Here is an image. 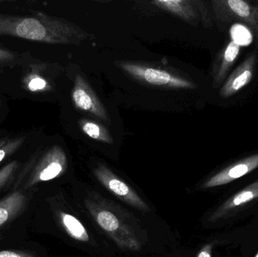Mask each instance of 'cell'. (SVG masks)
<instances>
[{
    "mask_svg": "<svg viewBox=\"0 0 258 257\" xmlns=\"http://www.w3.org/2000/svg\"><path fill=\"white\" fill-rule=\"evenodd\" d=\"M212 9L217 21L221 25L232 21L245 24L258 40V8L243 0H215ZM244 24V25H245Z\"/></svg>",
    "mask_w": 258,
    "mask_h": 257,
    "instance_id": "cell-4",
    "label": "cell"
},
{
    "mask_svg": "<svg viewBox=\"0 0 258 257\" xmlns=\"http://www.w3.org/2000/svg\"><path fill=\"white\" fill-rule=\"evenodd\" d=\"M230 35L232 41L240 47L251 45L254 39L252 32L246 26L240 23H236L231 26Z\"/></svg>",
    "mask_w": 258,
    "mask_h": 257,
    "instance_id": "cell-18",
    "label": "cell"
},
{
    "mask_svg": "<svg viewBox=\"0 0 258 257\" xmlns=\"http://www.w3.org/2000/svg\"><path fill=\"white\" fill-rule=\"evenodd\" d=\"M56 217L62 230L76 244L91 251L98 248V243L95 236L79 214L77 215L72 211L58 210L56 212Z\"/></svg>",
    "mask_w": 258,
    "mask_h": 257,
    "instance_id": "cell-7",
    "label": "cell"
},
{
    "mask_svg": "<svg viewBox=\"0 0 258 257\" xmlns=\"http://www.w3.org/2000/svg\"><path fill=\"white\" fill-rule=\"evenodd\" d=\"M67 169L68 158L60 146H53L42 152H38L30 159V174L24 187L30 188L41 183L57 179Z\"/></svg>",
    "mask_w": 258,
    "mask_h": 257,
    "instance_id": "cell-3",
    "label": "cell"
},
{
    "mask_svg": "<svg viewBox=\"0 0 258 257\" xmlns=\"http://www.w3.org/2000/svg\"><path fill=\"white\" fill-rule=\"evenodd\" d=\"M28 60V54L0 48V73L15 66L25 64Z\"/></svg>",
    "mask_w": 258,
    "mask_h": 257,
    "instance_id": "cell-17",
    "label": "cell"
},
{
    "mask_svg": "<svg viewBox=\"0 0 258 257\" xmlns=\"http://www.w3.org/2000/svg\"><path fill=\"white\" fill-rule=\"evenodd\" d=\"M240 49V46L231 41L220 51L212 69L214 88L219 87L226 79L227 74L239 57Z\"/></svg>",
    "mask_w": 258,
    "mask_h": 257,
    "instance_id": "cell-12",
    "label": "cell"
},
{
    "mask_svg": "<svg viewBox=\"0 0 258 257\" xmlns=\"http://www.w3.org/2000/svg\"><path fill=\"white\" fill-rule=\"evenodd\" d=\"M80 126L83 132L91 138L108 144L113 143V137L102 125L92 121L83 119L80 122Z\"/></svg>",
    "mask_w": 258,
    "mask_h": 257,
    "instance_id": "cell-16",
    "label": "cell"
},
{
    "mask_svg": "<svg viewBox=\"0 0 258 257\" xmlns=\"http://www.w3.org/2000/svg\"><path fill=\"white\" fill-rule=\"evenodd\" d=\"M212 244H207L201 249L197 257H212Z\"/></svg>",
    "mask_w": 258,
    "mask_h": 257,
    "instance_id": "cell-22",
    "label": "cell"
},
{
    "mask_svg": "<svg viewBox=\"0 0 258 257\" xmlns=\"http://www.w3.org/2000/svg\"><path fill=\"white\" fill-rule=\"evenodd\" d=\"M47 66L43 63H33L30 60L24 64L21 84L24 90L32 94H41L51 90L49 80L45 75Z\"/></svg>",
    "mask_w": 258,
    "mask_h": 257,
    "instance_id": "cell-11",
    "label": "cell"
},
{
    "mask_svg": "<svg viewBox=\"0 0 258 257\" xmlns=\"http://www.w3.org/2000/svg\"><path fill=\"white\" fill-rule=\"evenodd\" d=\"M25 140L26 137L24 136L10 139L7 138L3 144L0 145V163L3 162L5 159L18 151L24 144Z\"/></svg>",
    "mask_w": 258,
    "mask_h": 257,
    "instance_id": "cell-19",
    "label": "cell"
},
{
    "mask_svg": "<svg viewBox=\"0 0 258 257\" xmlns=\"http://www.w3.org/2000/svg\"><path fill=\"white\" fill-rule=\"evenodd\" d=\"M0 36L48 44H79L94 36L65 20L39 12L35 16L0 14Z\"/></svg>",
    "mask_w": 258,
    "mask_h": 257,
    "instance_id": "cell-2",
    "label": "cell"
},
{
    "mask_svg": "<svg viewBox=\"0 0 258 257\" xmlns=\"http://www.w3.org/2000/svg\"><path fill=\"white\" fill-rule=\"evenodd\" d=\"M153 5L165 12H170L188 22L194 23L198 21L199 6L197 2L188 0H171V1L153 2Z\"/></svg>",
    "mask_w": 258,
    "mask_h": 257,
    "instance_id": "cell-13",
    "label": "cell"
},
{
    "mask_svg": "<svg viewBox=\"0 0 258 257\" xmlns=\"http://www.w3.org/2000/svg\"><path fill=\"white\" fill-rule=\"evenodd\" d=\"M0 3H1V2H0Z\"/></svg>",
    "mask_w": 258,
    "mask_h": 257,
    "instance_id": "cell-25",
    "label": "cell"
},
{
    "mask_svg": "<svg viewBox=\"0 0 258 257\" xmlns=\"http://www.w3.org/2000/svg\"><path fill=\"white\" fill-rule=\"evenodd\" d=\"M27 198L21 192L11 193L0 201V228L13 220L22 212Z\"/></svg>",
    "mask_w": 258,
    "mask_h": 257,
    "instance_id": "cell-14",
    "label": "cell"
},
{
    "mask_svg": "<svg viewBox=\"0 0 258 257\" xmlns=\"http://www.w3.org/2000/svg\"><path fill=\"white\" fill-rule=\"evenodd\" d=\"M0 257H38L31 252L24 250H1Z\"/></svg>",
    "mask_w": 258,
    "mask_h": 257,
    "instance_id": "cell-21",
    "label": "cell"
},
{
    "mask_svg": "<svg viewBox=\"0 0 258 257\" xmlns=\"http://www.w3.org/2000/svg\"><path fill=\"white\" fill-rule=\"evenodd\" d=\"M93 175L101 186L124 203L141 212L151 211L141 196L107 166L98 164L94 168Z\"/></svg>",
    "mask_w": 258,
    "mask_h": 257,
    "instance_id": "cell-5",
    "label": "cell"
},
{
    "mask_svg": "<svg viewBox=\"0 0 258 257\" xmlns=\"http://www.w3.org/2000/svg\"><path fill=\"white\" fill-rule=\"evenodd\" d=\"M6 140H7V138L0 139V145L3 144V143H4V142L6 141Z\"/></svg>",
    "mask_w": 258,
    "mask_h": 257,
    "instance_id": "cell-23",
    "label": "cell"
},
{
    "mask_svg": "<svg viewBox=\"0 0 258 257\" xmlns=\"http://www.w3.org/2000/svg\"><path fill=\"white\" fill-rule=\"evenodd\" d=\"M72 100L77 108L89 112L102 120L108 122V114L92 88L80 75L75 78L72 91Z\"/></svg>",
    "mask_w": 258,
    "mask_h": 257,
    "instance_id": "cell-8",
    "label": "cell"
},
{
    "mask_svg": "<svg viewBox=\"0 0 258 257\" xmlns=\"http://www.w3.org/2000/svg\"><path fill=\"white\" fill-rule=\"evenodd\" d=\"M255 257H258V253H257V255H256Z\"/></svg>",
    "mask_w": 258,
    "mask_h": 257,
    "instance_id": "cell-24",
    "label": "cell"
},
{
    "mask_svg": "<svg viewBox=\"0 0 258 257\" xmlns=\"http://www.w3.org/2000/svg\"><path fill=\"white\" fill-rule=\"evenodd\" d=\"M257 198H258V181L226 201L213 214L212 220H217L225 215L227 213L239 207L243 206L245 204L251 202Z\"/></svg>",
    "mask_w": 258,
    "mask_h": 257,
    "instance_id": "cell-15",
    "label": "cell"
},
{
    "mask_svg": "<svg viewBox=\"0 0 258 257\" xmlns=\"http://www.w3.org/2000/svg\"><path fill=\"white\" fill-rule=\"evenodd\" d=\"M257 53H251L245 60L233 71L223 84L220 95L221 98H230L241 89L249 84L254 76V70L257 62Z\"/></svg>",
    "mask_w": 258,
    "mask_h": 257,
    "instance_id": "cell-9",
    "label": "cell"
},
{
    "mask_svg": "<svg viewBox=\"0 0 258 257\" xmlns=\"http://www.w3.org/2000/svg\"><path fill=\"white\" fill-rule=\"evenodd\" d=\"M258 167V154L247 157L223 169L203 184V189L213 188L230 184Z\"/></svg>",
    "mask_w": 258,
    "mask_h": 257,
    "instance_id": "cell-10",
    "label": "cell"
},
{
    "mask_svg": "<svg viewBox=\"0 0 258 257\" xmlns=\"http://www.w3.org/2000/svg\"><path fill=\"white\" fill-rule=\"evenodd\" d=\"M19 166L18 161H12L0 169V190L12 180Z\"/></svg>",
    "mask_w": 258,
    "mask_h": 257,
    "instance_id": "cell-20",
    "label": "cell"
},
{
    "mask_svg": "<svg viewBox=\"0 0 258 257\" xmlns=\"http://www.w3.org/2000/svg\"><path fill=\"white\" fill-rule=\"evenodd\" d=\"M80 199L83 210L118 248L129 253L143 250L145 237L141 227L117 205L89 189L82 191Z\"/></svg>",
    "mask_w": 258,
    "mask_h": 257,
    "instance_id": "cell-1",
    "label": "cell"
},
{
    "mask_svg": "<svg viewBox=\"0 0 258 257\" xmlns=\"http://www.w3.org/2000/svg\"><path fill=\"white\" fill-rule=\"evenodd\" d=\"M122 69L129 75L149 84L174 89H194L190 81L176 76L170 72L156 68L146 67L132 63H122Z\"/></svg>",
    "mask_w": 258,
    "mask_h": 257,
    "instance_id": "cell-6",
    "label": "cell"
}]
</instances>
